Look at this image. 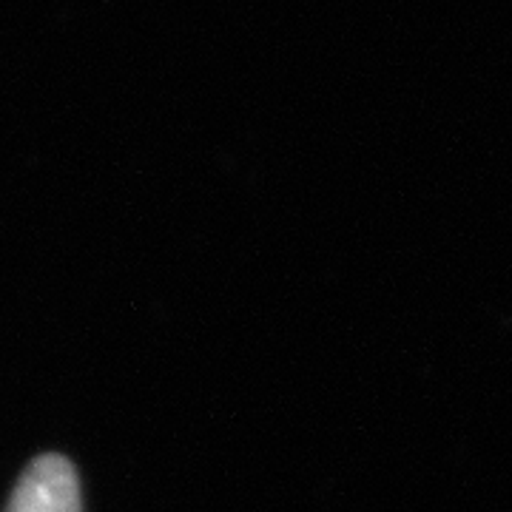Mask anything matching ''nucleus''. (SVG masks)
Listing matches in <instances>:
<instances>
[{
  "label": "nucleus",
  "instance_id": "f257e3e1",
  "mask_svg": "<svg viewBox=\"0 0 512 512\" xmlns=\"http://www.w3.org/2000/svg\"><path fill=\"white\" fill-rule=\"evenodd\" d=\"M6 512H83L72 461L63 456L35 458L20 476Z\"/></svg>",
  "mask_w": 512,
  "mask_h": 512
}]
</instances>
